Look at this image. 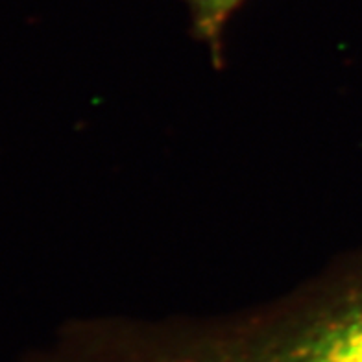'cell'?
Returning a JSON list of instances; mask_svg holds the SVG:
<instances>
[{
  "label": "cell",
  "mask_w": 362,
  "mask_h": 362,
  "mask_svg": "<svg viewBox=\"0 0 362 362\" xmlns=\"http://www.w3.org/2000/svg\"><path fill=\"white\" fill-rule=\"evenodd\" d=\"M185 2L192 11L194 32L198 37L209 43L213 57L218 62L226 21L244 0H185Z\"/></svg>",
  "instance_id": "cell-1"
}]
</instances>
